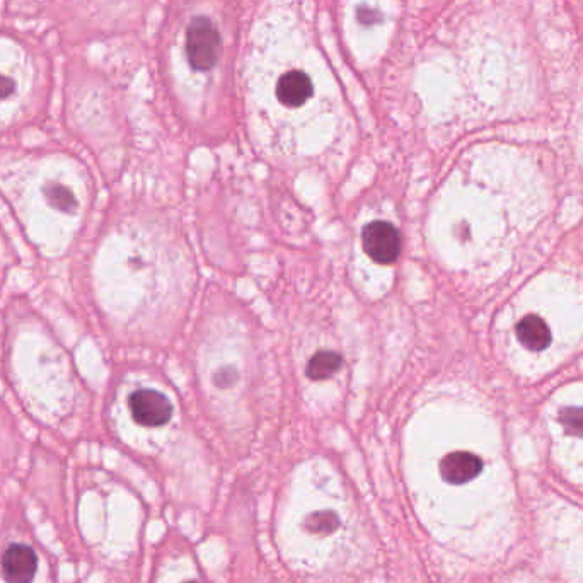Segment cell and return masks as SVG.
<instances>
[{
  "label": "cell",
  "instance_id": "3",
  "mask_svg": "<svg viewBox=\"0 0 583 583\" xmlns=\"http://www.w3.org/2000/svg\"><path fill=\"white\" fill-rule=\"evenodd\" d=\"M130 410L134 415L135 421L144 427H161L169 421L172 406L157 391H137L130 398Z\"/></svg>",
  "mask_w": 583,
  "mask_h": 583
},
{
  "label": "cell",
  "instance_id": "4",
  "mask_svg": "<svg viewBox=\"0 0 583 583\" xmlns=\"http://www.w3.org/2000/svg\"><path fill=\"white\" fill-rule=\"evenodd\" d=\"M38 556L28 544H13L2 556V573L7 583H33Z\"/></svg>",
  "mask_w": 583,
  "mask_h": 583
},
{
  "label": "cell",
  "instance_id": "7",
  "mask_svg": "<svg viewBox=\"0 0 583 583\" xmlns=\"http://www.w3.org/2000/svg\"><path fill=\"white\" fill-rule=\"evenodd\" d=\"M520 343L534 351L544 350L551 341L550 328L537 316L524 317L517 326Z\"/></svg>",
  "mask_w": 583,
  "mask_h": 583
},
{
  "label": "cell",
  "instance_id": "10",
  "mask_svg": "<svg viewBox=\"0 0 583 583\" xmlns=\"http://www.w3.org/2000/svg\"><path fill=\"white\" fill-rule=\"evenodd\" d=\"M338 526V517L331 512H321L309 517L307 529L316 534H330Z\"/></svg>",
  "mask_w": 583,
  "mask_h": 583
},
{
  "label": "cell",
  "instance_id": "11",
  "mask_svg": "<svg viewBox=\"0 0 583 583\" xmlns=\"http://www.w3.org/2000/svg\"><path fill=\"white\" fill-rule=\"evenodd\" d=\"M561 421L567 427L568 432L583 437V408L565 410L561 413Z\"/></svg>",
  "mask_w": 583,
  "mask_h": 583
},
{
  "label": "cell",
  "instance_id": "12",
  "mask_svg": "<svg viewBox=\"0 0 583 583\" xmlns=\"http://www.w3.org/2000/svg\"><path fill=\"white\" fill-rule=\"evenodd\" d=\"M14 89H16V85H14V83L11 79L0 75V100L9 98L14 93Z\"/></svg>",
  "mask_w": 583,
  "mask_h": 583
},
{
  "label": "cell",
  "instance_id": "5",
  "mask_svg": "<svg viewBox=\"0 0 583 583\" xmlns=\"http://www.w3.org/2000/svg\"><path fill=\"white\" fill-rule=\"evenodd\" d=\"M483 467L480 457L471 452H452L440 463L442 478L452 484H463L474 480Z\"/></svg>",
  "mask_w": 583,
  "mask_h": 583
},
{
  "label": "cell",
  "instance_id": "2",
  "mask_svg": "<svg viewBox=\"0 0 583 583\" xmlns=\"http://www.w3.org/2000/svg\"><path fill=\"white\" fill-rule=\"evenodd\" d=\"M362 241H364V250L367 251V254L377 263L389 265L400 256V233L396 231L394 225H391L387 222L379 220V222L368 224L362 234Z\"/></svg>",
  "mask_w": 583,
  "mask_h": 583
},
{
  "label": "cell",
  "instance_id": "8",
  "mask_svg": "<svg viewBox=\"0 0 583 583\" xmlns=\"http://www.w3.org/2000/svg\"><path fill=\"white\" fill-rule=\"evenodd\" d=\"M341 366V357L333 351H321L313 357V360L309 362L307 372L311 379H328L331 377L334 372Z\"/></svg>",
  "mask_w": 583,
  "mask_h": 583
},
{
  "label": "cell",
  "instance_id": "1",
  "mask_svg": "<svg viewBox=\"0 0 583 583\" xmlns=\"http://www.w3.org/2000/svg\"><path fill=\"white\" fill-rule=\"evenodd\" d=\"M220 36L214 22L207 17H197L186 36V55L191 67L205 72L216 66Z\"/></svg>",
  "mask_w": 583,
  "mask_h": 583
},
{
  "label": "cell",
  "instance_id": "6",
  "mask_svg": "<svg viewBox=\"0 0 583 583\" xmlns=\"http://www.w3.org/2000/svg\"><path fill=\"white\" fill-rule=\"evenodd\" d=\"M311 94H313V83L300 70L287 72L280 77L278 85H277L278 100L282 104L290 106V108H299L311 98Z\"/></svg>",
  "mask_w": 583,
  "mask_h": 583
},
{
  "label": "cell",
  "instance_id": "9",
  "mask_svg": "<svg viewBox=\"0 0 583 583\" xmlns=\"http://www.w3.org/2000/svg\"><path fill=\"white\" fill-rule=\"evenodd\" d=\"M47 199L50 201L51 205L62 212H74L77 200L74 199V193L62 186V184L51 183L45 188Z\"/></svg>",
  "mask_w": 583,
  "mask_h": 583
}]
</instances>
